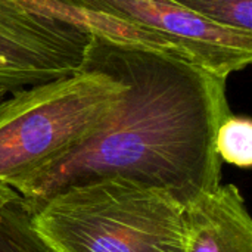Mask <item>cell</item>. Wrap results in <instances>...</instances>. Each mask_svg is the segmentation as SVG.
Instances as JSON below:
<instances>
[{
	"label": "cell",
	"mask_w": 252,
	"mask_h": 252,
	"mask_svg": "<svg viewBox=\"0 0 252 252\" xmlns=\"http://www.w3.org/2000/svg\"><path fill=\"white\" fill-rule=\"evenodd\" d=\"M27 207L55 252H186V207L159 189L108 179Z\"/></svg>",
	"instance_id": "cell-2"
},
{
	"label": "cell",
	"mask_w": 252,
	"mask_h": 252,
	"mask_svg": "<svg viewBox=\"0 0 252 252\" xmlns=\"http://www.w3.org/2000/svg\"><path fill=\"white\" fill-rule=\"evenodd\" d=\"M0 252H55L34 230L21 196L0 210Z\"/></svg>",
	"instance_id": "cell-7"
},
{
	"label": "cell",
	"mask_w": 252,
	"mask_h": 252,
	"mask_svg": "<svg viewBox=\"0 0 252 252\" xmlns=\"http://www.w3.org/2000/svg\"><path fill=\"white\" fill-rule=\"evenodd\" d=\"M18 196H19V195H18L10 186L0 183V210H1L6 204H9L10 201L16 199Z\"/></svg>",
	"instance_id": "cell-10"
},
{
	"label": "cell",
	"mask_w": 252,
	"mask_h": 252,
	"mask_svg": "<svg viewBox=\"0 0 252 252\" xmlns=\"http://www.w3.org/2000/svg\"><path fill=\"white\" fill-rule=\"evenodd\" d=\"M90 34L19 0H0V81L15 90L80 71Z\"/></svg>",
	"instance_id": "cell-5"
},
{
	"label": "cell",
	"mask_w": 252,
	"mask_h": 252,
	"mask_svg": "<svg viewBox=\"0 0 252 252\" xmlns=\"http://www.w3.org/2000/svg\"><path fill=\"white\" fill-rule=\"evenodd\" d=\"M216 152L221 162L238 168L252 165V121L245 115H227L219 126L214 140Z\"/></svg>",
	"instance_id": "cell-8"
},
{
	"label": "cell",
	"mask_w": 252,
	"mask_h": 252,
	"mask_svg": "<svg viewBox=\"0 0 252 252\" xmlns=\"http://www.w3.org/2000/svg\"><path fill=\"white\" fill-rule=\"evenodd\" d=\"M124 84L97 69L15 92L0 108V183L15 188L84 140Z\"/></svg>",
	"instance_id": "cell-4"
},
{
	"label": "cell",
	"mask_w": 252,
	"mask_h": 252,
	"mask_svg": "<svg viewBox=\"0 0 252 252\" xmlns=\"http://www.w3.org/2000/svg\"><path fill=\"white\" fill-rule=\"evenodd\" d=\"M81 68L120 80L124 92L84 140L15 188L27 205L71 186L118 179L164 190L188 207L221 185L214 140L232 114L226 78L93 34Z\"/></svg>",
	"instance_id": "cell-1"
},
{
	"label": "cell",
	"mask_w": 252,
	"mask_h": 252,
	"mask_svg": "<svg viewBox=\"0 0 252 252\" xmlns=\"http://www.w3.org/2000/svg\"><path fill=\"white\" fill-rule=\"evenodd\" d=\"M186 229V252H252L251 217L232 183L188 205Z\"/></svg>",
	"instance_id": "cell-6"
},
{
	"label": "cell",
	"mask_w": 252,
	"mask_h": 252,
	"mask_svg": "<svg viewBox=\"0 0 252 252\" xmlns=\"http://www.w3.org/2000/svg\"><path fill=\"white\" fill-rule=\"evenodd\" d=\"M15 92H18V90L12 89L10 86H7V84H4V83L0 81V108L10 97V94H13Z\"/></svg>",
	"instance_id": "cell-11"
},
{
	"label": "cell",
	"mask_w": 252,
	"mask_h": 252,
	"mask_svg": "<svg viewBox=\"0 0 252 252\" xmlns=\"http://www.w3.org/2000/svg\"><path fill=\"white\" fill-rule=\"evenodd\" d=\"M114 43L164 53L226 78L252 59V32L202 19L171 0H19Z\"/></svg>",
	"instance_id": "cell-3"
},
{
	"label": "cell",
	"mask_w": 252,
	"mask_h": 252,
	"mask_svg": "<svg viewBox=\"0 0 252 252\" xmlns=\"http://www.w3.org/2000/svg\"><path fill=\"white\" fill-rule=\"evenodd\" d=\"M223 28L252 32V0H171Z\"/></svg>",
	"instance_id": "cell-9"
}]
</instances>
